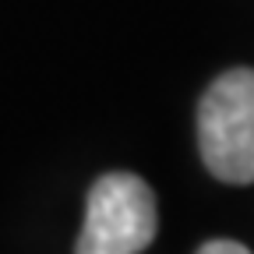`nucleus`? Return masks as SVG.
Listing matches in <instances>:
<instances>
[{
  "label": "nucleus",
  "instance_id": "nucleus-1",
  "mask_svg": "<svg viewBox=\"0 0 254 254\" xmlns=\"http://www.w3.org/2000/svg\"><path fill=\"white\" fill-rule=\"evenodd\" d=\"M198 148L222 184H254V71L219 74L198 106Z\"/></svg>",
  "mask_w": 254,
  "mask_h": 254
},
{
  "label": "nucleus",
  "instance_id": "nucleus-2",
  "mask_svg": "<svg viewBox=\"0 0 254 254\" xmlns=\"http://www.w3.org/2000/svg\"><path fill=\"white\" fill-rule=\"evenodd\" d=\"M159 230L152 187L134 173H106L92 184L74 254H141Z\"/></svg>",
  "mask_w": 254,
  "mask_h": 254
},
{
  "label": "nucleus",
  "instance_id": "nucleus-3",
  "mask_svg": "<svg viewBox=\"0 0 254 254\" xmlns=\"http://www.w3.org/2000/svg\"><path fill=\"white\" fill-rule=\"evenodd\" d=\"M198 254H251L244 244H237V240H208Z\"/></svg>",
  "mask_w": 254,
  "mask_h": 254
}]
</instances>
